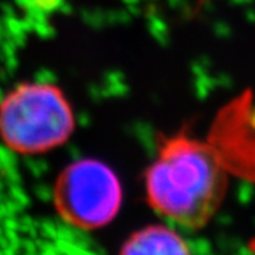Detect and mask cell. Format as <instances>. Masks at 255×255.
Segmentation results:
<instances>
[{
  "label": "cell",
  "mask_w": 255,
  "mask_h": 255,
  "mask_svg": "<svg viewBox=\"0 0 255 255\" xmlns=\"http://www.w3.org/2000/svg\"><path fill=\"white\" fill-rule=\"evenodd\" d=\"M147 204L174 226L200 230L227 193V176L209 146L176 135L160 143L145 174Z\"/></svg>",
  "instance_id": "1"
},
{
  "label": "cell",
  "mask_w": 255,
  "mask_h": 255,
  "mask_svg": "<svg viewBox=\"0 0 255 255\" xmlns=\"http://www.w3.org/2000/svg\"><path fill=\"white\" fill-rule=\"evenodd\" d=\"M75 127L71 102L53 82H20L0 100V140L18 155L51 152L70 140Z\"/></svg>",
  "instance_id": "2"
},
{
  "label": "cell",
  "mask_w": 255,
  "mask_h": 255,
  "mask_svg": "<svg viewBox=\"0 0 255 255\" xmlns=\"http://www.w3.org/2000/svg\"><path fill=\"white\" fill-rule=\"evenodd\" d=\"M51 199L57 216L67 226L97 231L117 219L124 189L111 166L94 157H82L58 173Z\"/></svg>",
  "instance_id": "3"
},
{
  "label": "cell",
  "mask_w": 255,
  "mask_h": 255,
  "mask_svg": "<svg viewBox=\"0 0 255 255\" xmlns=\"http://www.w3.org/2000/svg\"><path fill=\"white\" fill-rule=\"evenodd\" d=\"M118 255H193L187 241L170 226L150 224L133 231Z\"/></svg>",
  "instance_id": "4"
}]
</instances>
